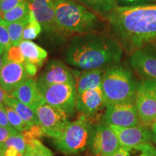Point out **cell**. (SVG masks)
Listing matches in <instances>:
<instances>
[{
	"mask_svg": "<svg viewBox=\"0 0 156 156\" xmlns=\"http://www.w3.org/2000/svg\"><path fill=\"white\" fill-rule=\"evenodd\" d=\"M151 129L152 133V140L156 143V122L152 124V127Z\"/></svg>",
	"mask_w": 156,
	"mask_h": 156,
	"instance_id": "obj_37",
	"label": "cell"
},
{
	"mask_svg": "<svg viewBox=\"0 0 156 156\" xmlns=\"http://www.w3.org/2000/svg\"><path fill=\"white\" fill-rule=\"evenodd\" d=\"M25 62L41 67L47 58V51L31 41H23L19 45Z\"/></svg>",
	"mask_w": 156,
	"mask_h": 156,
	"instance_id": "obj_19",
	"label": "cell"
},
{
	"mask_svg": "<svg viewBox=\"0 0 156 156\" xmlns=\"http://www.w3.org/2000/svg\"><path fill=\"white\" fill-rule=\"evenodd\" d=\"M30 77L23 64L4 61L0 71V86L11 94L19 85Z\"/></svg>",
	"mask_w": 156,
	"mask_h": 156,
	"instance_id": "obj_12",
	"label": "cell"
},
{
	"mask_svg": "<svg viewBox=\"0 0 156 156\" xmlns=\"http://www.w3.org/2000/svg\"><path fill=\"white\" fill-rule=\"evenodd\" d=\"M0 156H2V145L0 144Z\"/></svg>",
	"mask_w": 156,
	"mask_h": 156,
	"instance_id": "obj_40",
	"label": "cell"
},
{
	"mask_svg": "<svg viewBox=\"0 0 156 156\" xmlns=\"http://www.w3.org/2000/svg\"><path fill=\"white\" fill-rule=\"evenodd\" d=\"M45 103L64 111L67 115L76 110L77 89L75 83H61L38 86Z\"/></svg>",
	"mask_w": 156,
	"mask_h": 156,
	"instance_id": "obj_6",
	"label": "cell"
},
{
	"mask_svg": "<svg viewBox=\"0 0 156 156\" xmlns=\"http://www.w3.org/2000/svg\"><path fill=\"white\" fill-rule=\"evenodd\" d=\"M108 20L123 45L136 50L156 39V5L117 7Z\"/></svg>",
	"mask_w": 156,
	"mask_h": 156,
	"instance_id": "obj_1",
	"label": "cell"
},
{
	"mask_svg": "<svg viewBox=\"0 0 156 156\" xmlns=\"http://www.w3.org/2000/svg\"><path fill=\"white\" fill-rule=\"evenodd\" d=\"M30 8L45 30L51 32L57 30L54 0H31Z\"/></svg>",
	"mask_w": 156,
	"mask_h": 156,
	"instance_id": "obj_15",
	"label": "cell"
},
{
	"mask_svg": "<svg viewBox=\"0 0 156 156\" xmlns=\"http://www.w3.org/2000/svg\"><path fill=\"white\" fill-rule=\"evenodd\" d=\"M146 90L156 100V81L145 79L140 83Z\"/></svg>",
	"mask_w": 156,
	"mask_h": 156,
	"instance_id": "obj_32",
	"label": "cell"
},
{
	"mask_svg": "<svg viewBox=\"0 0 156 156\" xmlns=\"http://www.w3.org/2000/svg\"><path fill=\"white\" fill-rule=\"evenodd\" d=\"M61 83H75L74 71L59 60H52L39 76L38 86Z\"/></svg>",
	"mask_w": 156,
	"mask_h": 156,
	"instance_id": "obj_11",
	"label": "cell"
},
{
	"mask_svg": "<svg viewBox=\"0 0 156 156\" xmlns=\"http://www.w3.org/2000/svg\"><path fill=\"white\" fill-rule=\"evenodd\" d=\"M5 105L12 108L16 112L19 116L25 121V123L28 124L30 127L39 125L36 113L32 108L20 102V101L9 94L6 98Z\"/></svg>",
	"mask_w": 156,
	"mask_h": 156,
	"instance_id": "obj_20",
	"label": "cell"
},
{
	"mask_svg": "<svg viewBox=\"0 0 156 156\" xmlns=\"http://www.w3.org/2000/svg\"><path fill=\"white\" fill-rule=\"evenodd\" d=\"M118 136L121 146L127 149H136L140 146L148 144L152 140L151 129L146 125L120 127L110 125Z\"/></svg>",
	"mask_w": 156,
	"mask_h": 156,
	"instance_id": "obj_10",
	"label": "cell"
},
{
	"mask_svg": "<svg viewBox=\"0 0 156 156\" xmlns=\"http://www.w3.org/2000/svg\"><path fill=\"white\" fill-rule=\"evenodd\" d=\"M35 113L44 135L53 139L57 138L70 122L69 115L45 101L36 109Z\"/></svg>",
	"mask_w": 156,
	"mask_h": 156,
	"instance_id": "obj_7",
	"label": "cell"
},
{
	"mask_svg": "<svg viewBox=\"0 0 156 156\" xmlns=\"http://www.w3.org/2000/svg\"><path fill=\"white\" fill-rule=\"evenodd\" d=\"M120 1L123 2H126V3H133V2H136L140 1V0H120Z\"/></svg>",
	"mask_w": 156,
	"mask_h": 156,
	"instance_id": "obj_38",
	"label": "cell"
},
{
	"mask_svg": "<svg viewBox=\"0 0 156 156\" xmlns=\"http://www.w3.org/2000/svg\"><path fill=\"white\" fill-rule=\"evenodd\" d=\"M9 95V94L8 93L6 92L5 90L0 86V106H2V105H5L6 98H7Z\"/></svg>",
	"mask_w": 156,
	"mask_h": 156,
	"instance_id": "obj_35",
	"label": "cell"
},
{
	"mask_svg": "<svg viewBox=\"0 0 156 156\" xmlns=\"http://www.w3.org/2000/svg\"><path fill=\"white\" fill-rule=\"evenodd\" d=\"M30 12V3L25 1L15 8L2 14V20L6 23H12L29 16Z\"/></svg>",
	"mask_w": 156,
	"mask_h": 156,
	"instance_id": "obj_23",
	"label": "cell"
},
{
	"mask_svg": "<svg viewBox=\"0 0 156 156\" xmlns=\"http://www.w3.org/2000/svg\"><path fill=\"white\" fill-rule=\"evenodd\" d=\"M25 66V69H26L27 73L29 75L30 77H33V76L36 75V74L37 73V71H38V67H36V65L34 64L28 63V62H25V63L23 64Z\"/></svg>",
	"mask_w": 156,
	"mask_h": 156,
	"instance_id": "obj_34",
	"label": "cell"
},
{
	"mask_svg": "<svg viewBox=\"0 0 156 156\" xmlns=\"http://www.w3.org/2000/svg\"><path fill=\"white\" fill-rule=\"evenodd\" d=\"M95 156H112L122 147L118 136L108 124H98L92 130L89 142Z\"/></svg>",
	"mask_w": 156,
	"mask_h": 156,
	"instance_id": "obj_8",
	"label": "cell"
},
{
	"mask_svg": "<svg viewBox=\"0 0 156 156\" xmlns=\"http://www.w3.org/2000/svg\"><path fill=\"white\" fill-rule=\"evenodd\" d=\"M3 20H2V12H1V9H0V21Z\"/></svg>",
	"mask_w": 156,
	"mask_h": 156,
	"instance_id": "obj_41",
	"label": "cell"
},
{
	"mask_svg": "<svg viewBox=\"0 0 156 156\" xmlns=\"http://www.w3.org/2000/svg\"><path fill=\"white\" fill-rule=\"evenodd\" d=\"M27 145L22 134L12 136L2 145V156H25Z\"/></svg>",
	"mask_w": 156,
	"mask_h": 156,
	"instance_id": "obj_21",
	"label": "cell"
},
{
	"mask_svg": "<svg viewBox=\"0 0 156 156\" xmlns=\"http://www.w3.org/2000/svg\"><path fill=\"white\" fill-rule=\"evenodd\" d=\"M103 123L120 127H130L141 124L134 103L106 105Z\"/></svg>",
	"mask_w": 156,
	"mask_h": 156,
	"instance_id": "obj_9",
	"label": "cell"
},
{
	"mask_svg": "<svg viewBox=\"0 0 156 156\" xmlns=\"http://www.w3.org/2000/svg\"><path fill=\"white\" fill-rule=\"evenodd\" d=\"M132 67L145 79L156 81V56L143 50H136L131 58Z\"/></svg>",
	"mask_w": 156,
	"mask_h": 156,
	"instance_id": "obj_17",
	"label": "cell"
},
{
	"mask_svg": "<svg viewBox=\"0 0 156 156\" xmlns=\"http://www.w3.org/2000/svg\"><path fill=\"white\" fill-rule=\"evenodd\" d=\"M12 46L9 31L5 21H0V55L4 56Z\"/></svg>",
	"mask_w": 156,
	"mask_h": 156,
	"instance_id": "obj_28",
	"label": "cell"
},
{
	"mask_svg": "<svg viewBox=\"0 0 156 156\" xmlns=\"http://www.w3.org/2000/svg\"><path fill=\"white\" fill-rule=\"evenodd\" d=\"M57 30L68 34H83L96 25V15L83 5L70 0H54Z\"/></svg>",
	"mask_w": 156,
	"mask_h": 156,
	"instance_id": "obj_3",
	"label": "cell"
},
{
	"mask_svg": "<svg viewBox=\"0 0 156 156\" xmlns=\"http://www.w3.org/2000/svg\"><path fill=\"white\" fill-rule=\"evenodd\" d=\"M19 133V132H17L12 127L0 125V144L3 145L9 137Z\"/></svg>",
	"mask_w": 156,
	"mask_h": 156,
	"instance_id": "obj_30",
	"label": "cell"
},
{
	"mask_svg": "<svg viewBox=\"0 0 156 156\" xmlns=\"http://www.w3.org/2000/svg\"><path fill=\"white\" fill-rule=\"evenodd\" d=\"M10 95L30 107L34 112L44 102V98L39 90L37 81L32 77L28 78L19 85Z\"/></svg>",
	"mask_w": 156,
	"mask_h": 156,
	"instance_id": "obj_16",
	"label": "cell"
},
{
	"mask_svg": "<svg viewBox=\"0 0 156 156\" xmlns=\"http://www.w3.org/2000/svg\"><path fill=\"white\" fill-rule=\"evenodd\" d=\"M105 106L101 87L89 89L81 93H77L76 110L90 120Z\"/></svg>",
	"mask_w": 156,
	"mask_h": 156,
	"instance_id": "obj_13",
	"label": "cell"
},
{
	"mask_svg": "<svg viewBox=\"0 0 156 156\" xmlns=\"http://www.w3.org/2000/svg\"><path fill=\"white\" fill-rule=\"evenodd\" d=\"M90 8L100 13L111 12L118 7L116 0H79Z\"/></svg>",
	"mask_w": 156,
	"mask_h": 156,
	"instance_id": "obj_24",
	"label": "cell"
},
{
	"mask_svg": "<svg viewBox=\"0 0 156 156\" xmlns=\"http://www.w3.org/2000/svg\"><path fill=\"white\" fill-rule=\"evenodd\" d=\"M25 1L26 0H3L0 2V9H1L2 15L15 8V7Z\"/></svg>",
	"mask_w": 156,
	"mask_h": 156,
	"instance_id": "obj_31",
	"label": "cell"
},
{
	"mask_svg": "<svg viewBox=\"0 0 156 156\" xmlns=\"http://www.w3.org/2000/svg\"><path fill=\"white\" fill-rule=\"evenodd\" d=\"M0 125L4 126H8L12 127L9 124L8 118H7V112H6V108L5 105L0 106Z\"/></svg>",
	"mask_w": 156,
	"mask_h": 156,
	"instance_id": "obj_33",
	"label": "cell"
},
{
	"mask_svg": "<svg viewBox=\"0 0 156 156\" xmlns=\"http://www.w3.org/2000/svg\"><path fill=\"white\" fill-rule=\"evenodd\" d=\"M90 122L81 115L77 119L69 122L62 134L54 140L56 147L66 155H75L83 152L90 140Z\"/></svg>",
	"mask_w": 156,
	"mask_h": 156,
	"instance_id": "obj_5",
	"label": "cell"
},
{
	"mask_svg": "<svg viewBox=\"0 0 156 156\" xmlns=\"http://www.w3.org/2000/svg\"><path fill=\"white\" fill-rule=\"evenodd\" d=\"M42 26L37 20L33 12L30 10L29 14V21L23 31V41L34 40L39 36L41 31Z\"/></svg>",
	"mask_w": 156,
	"mask_h": 156,
	"instance_id": "obj_25",
	"label": "cell"
},
{
	"mask_svg": "<svg viewBox=\"0 0 156 156\" xmlns=\"http://www.w3.org/2000/svg\"><path fill=\"white\" fill-rule=\"evenodd\" d=\"M140 122L145 125L156 122V100L139 83L134 102Z\"/></svg>",
	"mask_w": 156,
	"mask_h": 156,
	"instance_id": "obj_14",
	"label": "cell"
},
{
	"mask_svg": "<svg viewBox=\"0 0 156 156\" xmlns=\"http://www.w3.org/2000/svg\"><path fill=\"white\" fill-rule=\"evenodd\" d=\"M5 106L6 112H7V118L10 126L20 133L23 132L26 130L29 129L31 127L27 123H25L24 120L19 116V114L11 107L8 106Z\"/></svg>",
	"mask_w": 156,
	"mask_h": 156,
	"instance_id": "obj_26",
	"label": "cell"
},
{
	"mask_svg": "<svg viewBox=\"0 0 156 156\" xmlns=\"http://www.w3.org/2000/svg\"><path fill=\"white\" fill-rule=\"evenodd\" d=\"M3 64H4V58L2 56L0 55V71H1L2 68Z\"/></svg>",
	"mask_w": 156,
	"mask_h": 156,
	"instance_id": "obj_39",
	"label": "cell"
},
{
	"mask_svg": "<svg viewBox=\"0 0 156 156\" xmlns=\"http://www.w3.org/2000/svg\"><path fill=\"white\" fill-rule=\"evenodd\" d=\"M2 1H3V0H0V2H2Z\"/></svg>",
	"mask_w": 156,
	"mask_h": 156,
	"instance_id": "obj_42",
	"label": "cell"
},
{
	"mask_svg": "<svg viewBox=\"0 0 156 156\" xmlns=\"http://www.w3.org/2000/svg\"><path fill=\"white\" fill-rule=\"evenodd\" d=\"M28 21L29 16L15 22L7 23L12 46H19L20 44L23 41V31L28 23Z\"/></svg>",
	"mask_w": 156,
	"mask_h": 156,
	"instance_id": "obj_22",
	"label": "cell"
},
{
	"mask_svg": "<svg viewBox=\"0 0 156 156\" xmlns=\"http://www.w3.org/2000/svg\"><path fill=\"white\" fill-rule=\"evenodd\" d=\"M4 61H8L18 64H24L25 62L20 48L19 46H11L3 56Z\"/></svg>",
	"mask_w": 156,
	"mask_h": 156,
	"instance_id": "obj_29",
	"label": "cell"
},
{
	"mask_svg": "<svg viewBox=\"0 0 156 156\" xmlns=\"http://www.w3.org/2000/svg\"><path fill=\"white\" fill-rule=\"evenodd\" d=\"M101 87L105 106L135 102L137 86L124 67L112 66L105 71Z\"/></svg>",
	"mask_w": 156,
	"mask_h": 156,
	"instance_id": "obj_4",
	"label": "cell"
},
{
	"mask_svg": "<svg viewBox=\"0 0 156 156\" xmlns=\"http://www.w3.org/2000/svg\"><path fill=\"white\" fill-rule=\"evenodd\" d=\"M75 85L77 93H81L89 89L101 87L105 71L103 69H87L82 73L74 71Z\"/></svg>",
	"mask_w": 156,
	"mask_h": 156,
	"instance_id": "obj_18",
	"label": "cell"
},
{
	"mask_svg": "<svg viewBox=\"0 0 156 156\" xmlns=\"http://www.w3.org/2000/svg\"><path fill=\"white\" fill-rule=\"evenodd\" d=\"M122 56V48L114 39L87 34L72 39L65 59L70 65L80 69H99L119 62Z\"/></svg>",
	"mask_w": 156,
	"mask_h": 156,
	"instance_id": "obj_2",
	"label": "cell"
},
{
	"mask_svg": "<svg viewBox=\"0 0 156 156\" xmlns=\"http://www.w3.org/2000/svg\"><path fill=\"white\" fill-rule=\"evenodd\" d=\"M25 156H54L50 149L43 145L39 140H34L27 145Z\"/></svg>",
	"mask_w": 156,
	"mask_h": 156,
	"instance_id": "obj_27",
	"label": "cell"
},
{
	"mask_svg": "<svg viewBox=\"0 0 156 156\" xmlns=\"http://www.w3.org/2000/svg\"><path fill=\"white\" fill-rule=\"evenodd\" d=\"M131 150L127 149L125 147H121V149L118 152L112 156H129V152Z\"/></svg>",
	"mask_w": 156,
	"mask_h": 156,
	"instance_id": "obj_36",
	"label": "cell"
}]
</instances>
